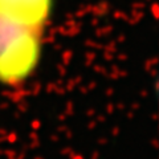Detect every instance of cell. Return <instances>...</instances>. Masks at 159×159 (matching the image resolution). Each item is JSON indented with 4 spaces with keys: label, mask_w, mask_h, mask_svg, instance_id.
<instances>
[{
    "label": "cell",
    "mask_w": 159,
    "mask_h": 159,
    "mask_svg": "<svg viewBox=\"0 0 159 159\" xmlns=\"http://www.w3.org/2000/svg\"><path fill=\"white\" fill-rule=\"evenodd\" d=\"M53 0H0V19L45 32L52 16Z\"/></svg>",
    "instance_id": "obj_2"
},
{
    "label": "cell",
    "mask_w": 159,
    "mask_h": 159,
    "mask_svg": "<svg viewBox=\"0 0 159 159\" xmlns=\"http://www.w3.org/2000/svg\"><path fill=\"white\" fill-rule=\"evenodd\" d=\"M45 32L0 19V84L23 85L36 70Z\"/></svg>",
    "instance_id": "obj_1"
}]
</instances>
